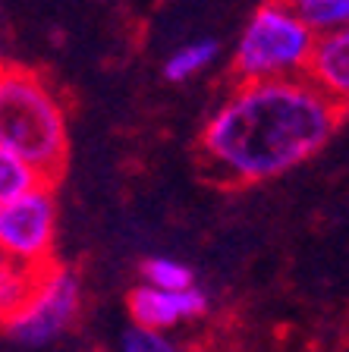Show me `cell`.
<instances>
[{"label":"cell","mask_w":349,"mask_h":352,"mask_svg":"<svg viewBox=\"0 0 349 352\" xmlns=\"http://www.w3.org/2000/svg\"><path fill=\"white\" fill-rule=\"evenodd\" d=\"M343 113L299 79L236 82L198 132L204 173L224 186H255L296 170L334 139Z\"/></svg>","instance_id":"1"},{"label":"cell","mask_w":349,"mask_h":352,"mask_svg":"<svg viewBox=\"0 0 349 352\" xmlns=\"http://www.w3.org/2000/svg\"><path fill=\"white\" fill-rule=\"evenodd\" d=\"M0 148L54 183L70 157V123L63 101L41 73L0 63Z\"/></svg>","instance_id":"2"},{"label":"cell","mask_w":349,"mask_h":352,"mask_svg":"<svg viewBox=\"0 0 349 352\" xmlns=\"http://www.w3.org/2000/svg\"><path fill=\"white\" fill-rule=\"evenodd\" d=\"M315 35L277 0H264L248 16L233 47L236 82H277L306 76Z\"/></svg>","instance_id":"3"},{"label":"cell","mask_w":349,"mask_h":352,"mask_svg":"<svg viewBox=\"0 0 349 352\" xmlns=\"http://www.w3.org/2000/svg\"><path fill=\"white\" fill-rule=\"evenodd\" d=\"M82 308V283L76 271L63 264H47L32 277L25 299L0 327L25 346H44L73 327Z\"/></svg>","instance_id":"4"},{"label":"cell","mask_w":349,"mask_h":352,"mask_svg":"<svg viewBox=\"0 0 349 352\" xmlns=\"http://www.w3.org/2000/svg\"><path fill=\"white\" fill-rule=\"evenodd\" d=\"M57 242V195L44 183L35 192L0 208V255L38 274L54 264Z\"/></svg>","instance_id":"5"},{"label":"cell","mask_w":349,"mask_h":352,"mask_svg":"<svg viewBox=\"0 0 349 352\" xmlns=\"http://www.w3.org/2000/svg\"><path fill=\"white\" fill-rule=\"evenodd\" d=\"M129 318L136 327L151 330V333H167L170 327L192 318H202L208 311V296L198 286L180 289V293H167V289H154V286H136L126 299Z\"/></svg>","instance_id":"6"},{"label":"cell","mask_w":349,"mask_h":352,"mask_svg":"<svg viewBox=\"0 0 349 352\" xmlns=\"http://www.w3.org/2000/svg\"><path fill=\"white\" fill-rule=\"evenodd\" d=\"M306 79L328 98L340 113L349 110V22L315 38Z\"/></svg>","instance_id":"7"},{"label":"cell","mask_w":349,"mask_h":352,"mask_svg":"<svg viewBox=\"0 0 349 352\" xmlns=\"http://www.w3.org/2000/svg\"><path fill=\"white\" fill-rule=\"evenodd\" d=\"M296 16L315 38L349 22V0H277Z\"/></svg>","instance_id":"8"},{"label":"cell","mask_w":349,"mask_h":352,"mask_svg":"<svg viewBox=\"0 0 349 352\" xmlns=\"http://www.w3.org/2000/svg\"><path fill=\"white\" fill-rule=\"evenodd\" d=\"M220 44L214 38H195V41L180 44L164 63V79L167 82H186L195 79L198 73H204L208 66L218 60Z\"/></svg>","instance_id":"9"},{"label":"cell","mask_w":349,"mask_h":352,"mask_svg":"<svg viewBox=\"0 0 349 352\" xmlns=\"http://www.w3.org/2000/svg\"><path fill=\"white\" fill-rule=\"evenodd\" d=\"M44 183H47V179H44L32 164H25L22 157H16V154L0 148V208L22 195H29V192H35L38 186H44Z\"/></svg>","instance_id":"10"},{"label":"cell","mask_w":349,"mask_h":352,"mask_svg":"<svg viewBox=\"0 0 349 352\" xmlns=\"http://www.w3.org/2000/svg\"><path fill=\"white\" fill-rule=\"evenodd\" d=\"M142 283L154 286V289H167V293H180V289L195 286V274H192L189 264L158 255L142 264Z\"/></svg>","instance_id":"11"},{"label":"cell","mask_w":349,"mask_h":352,"mask_svg":"<svg viewBox=\"0 0 349 352\" xmlns=\"http://www.w3.org/2000/svg\"><path fill=\"white\" fill-rule=\"evenodd\" d=\"M32 277H35L32 271L19 267V264L10 261L7 255H0V324L7 321L16 308H19V302L25 299V293H29V286H32Z\"/></svg>","instance_id":"12"},{"label":"cell","mask_w":349,"mask_h":352,"mask_svg":"<svg viewBox=\"0 0 349 352\" xmlns=\"http://www.w3.org/2000/svg\"><path fill=\"white\" fill-rule=\"evenodd\" d=\"M120 352H180V349L167 340V333H151V330L132 327L123 333Z\"/></svg>","instance_id":"13"},{"label":"cell","mask_w":349,"mask_h":352,"mask_svg":"<svg viewBox=\"0 0 349 352\" xmlns=\"http://www.w3.org/2000/svg\"><path fill=\"white\" fill-rule=\"evenodd\" d=\"M0 63H3V47H0Z\"/></svg>","instance_id":"14"}]
</instances>
